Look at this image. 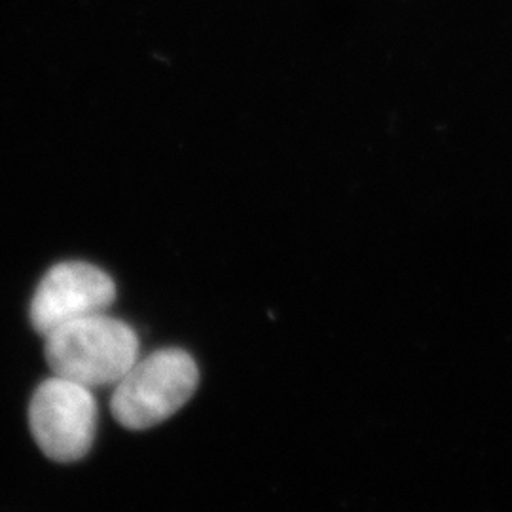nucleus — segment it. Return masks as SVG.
Here are the masks:
<instances>
[{"label":"nucleus","instance_id":"1","mask_svg":"<svg viewBox=\"0 0 512 512\" xmlns=\"http://www.w3.org/2000/svg\"><path fill=\"white\" fill-rule=\"evenodd\" d=\"M46 363L55 376L86 387H114L139 359V338L128 323L95 313L44 336Z\"/></svg>","mask_w":512,"mask_h":512},{"label":"nucleus","instance_id":"4","mask_svg":"<svg viewBox=\"0 0 512 512\" xmlns=\"http://www.w3.org/2000/svg\"><path fill=\"white\" fill-rule=\"evenodd\" d=\"M116 298L114 281L88 262H61L40 279L31 302V323L38 334L76 319L105 313Z\"/></svg>","mask_w":512,"mask_h":512},{"label":"nucleus","instance_id":"3","mask_svg":"<svg viewBox=\"0 0 512 512\" xmlns=\"http://www.w3.org/2000/svg\"><path fill=\"white\" fill-rule=\"evenodd\" d=\"M29 425L44 456L59 463L84 458L97 433L92 389L54 374L38 385L31 399Z\"/></svg>","mask_w":512,"mask_h":512},{"label":"nucleus","instance_id":"2","mask_svg":"<svg viewBox=\"0 0 512 512\" xmlns=\"http://www.w3.org/2000/svg\"><path fill=\"white\" fill-rule=\"evenodd\" d=\"M200 384V370L184 349H158L137 359L114 385L110 412L122 427L141 431L179 412Z\"/></svg>","mask_w":512,"mask_h":512}]
</instances>
